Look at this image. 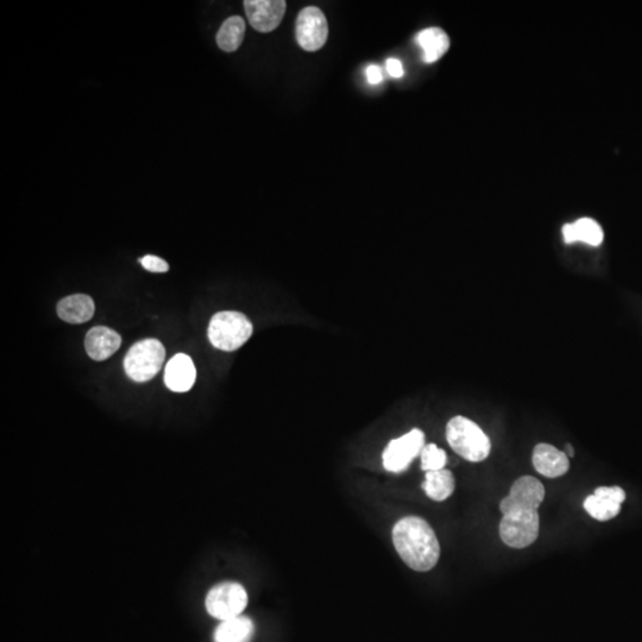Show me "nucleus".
I'll return each instance as SVG.
<instances>
[{
  "label": "nucleus",
  "mask_w": 642,
  "mask_h": 642,
  "mask_svg": "<svg viewBox=\"0 0 642 642\" xmlns=\"http://www.w3.org/2000/svg\"><path fill=\"white\" fill-rule=\"evenodd\" d=\"M446 439L454 452L472 463L486 460L492 450L488 435L477 424L464 417H454L449 421Z\"/></svg>",
  "instance_id": "nucleus-3"
},
{
  "label": "nucleus",
  "mask_w": 642,
  "mask_h": 642,
  "mask_svg": "<svg viewBox=\"0 0 642 642\" xmlns=\"http://www.w3.org/2000/svg\"><path fill=\"white\" fill-rule=\"evenodd\" d=\"M425 447V435L419 428L402 435L401 438L392 440L384 452L385 470L391 472L405 471L414 458L421 454Z\"/></svg>",
  "instance_id": "nucleus-7"
},
{
  "label": "nucleus",
  "mask_w": 642,
  "mask_h": 642,
  "mask_svg": "<svg viewBox=\"0 0 642 642\" xmlns=\"http://www.w3.org/2000/svg\"><path fill=\"white\" fill-rule=\"evenodd\" d=\"M545 499V488L539 479L524 476L511 486L510 495L501 501L503 518L500 536L507 546L525 548L539 536L540 519L537 508Z\"/></svg>",
  "instance_id": "nucleus-1"
},
{
  "label": "nucleus",
  "mask_w": 642,
  "mask_h": 642,
  "mask_svg": "<svg viewBox=\"0 0 642 642\" xmlns=\"http://www.w3.org/2000/svg\"><path fill=\"white\" fill-rule=\"evenodd\" d=\"M205 604L212 618L225 621L241 616L248 605V594L241 584L224 582L212 587Z\"/></svg>",
  "instance_id": "nucleus-6"
},
{
  "label": "nucleus",
  "mask_w": 642,
  "mask_h": 642,
  "mask_svg": "<svg viewBox=\"0 0 642 642\" xmlns=\"http://www.w3.org/2000/svg\"><path fill=\"white\" fill-rule=\"evenodd\" d=\"M562 236L566 244L583 241L591 247H598L604 241V233L600 224L591 218H580L573 224L562 227Z\"/></svg>",
  "instance_id": "nucleus-14"
},
{
  "label": "nucleus",
  "mask_w": 642,
  "mask_h": 642,
  "mask_svg": "<svg viewBox=\"0 0 642 642\" xmlns=\"http://www.w3.org/2000/svg\"><path fill=\"white\" fill-rule=\"evenodd\" d=\"M197 380V369L192 359L185 353H178L169 360L165 371V384L175 393H186L192 389Z\"/></svg>",
  "instance_id": "nucleus-10"
},
{
  "label": "nucleus",
  "mask_w": 642,
  "mask_h": 642,
  "mask_svg": "<svg viewBox=\"0 0 642 642\" xmlns=\"http://www.w3.org/2000/svg\"><path fill=\"white\" fill-rule=\"evenodd\" d=\"M584 510L591 518L596 519L598 521H608L618 517L621 511V504L608 499V497L594 494L584 501Z\"/></svg>",
  "instance_id": "nucleus-19"
},
{
  "label": "nucleus",
  "mask_w": 642,
  "mask_h": 642,
  "mask_svg": "<svg viewBox=\"0 0 642 642\" xmlns=\"http://www.w3.org/2000/svg\"><path fill=\"white\" fill-rule=\"evenodd\" d=\"M367 78L371 85L380 84L382 79H384L381 68L376 66V64H370V66L367 68Z\"/></svg>",
  "instance_id": "nucleus-23"
},
{
  "label": "nucleus",
  "mask_w": 642,
  "mask_h": 642,
  "mask_svg": "<svg viewBox=\"0 0 642 642\" xmlns=\"http://www.w3.org/2000/svg\"><path fill=\"white\" fill-rule=\"evenodd\" d=\"M245 21L240 16L227 18L216 35L219 48L226 53L236 52L244 39Z\"/></svg>",
  "instance_id": "nucleus-18"
},
{
  "label": "nucleus",
  "mask_w": 642,
  "mask_h": 642,
  "mask_svg": "<svg viewBox=\"0 0 642 642\" xmlns=\"http://www.w3.org/2000/svg\"><path fill=\"white\" fill-rule=\"evenodd\" d=\"M565 454L568 457L575 456V450H573L572 445H570V443H568V445L565 446Z\"/></svg>",
  "instance_id": "nucleus-25"
},
{
  "label": "nucleus",
  "mask_w": 642,
  "mask_h": 642,
  "mask_svg": "<svg viewBox=\"0 0 642 642\" xmlns=\"http://www.w3.org/2000/svg\"><path fill=\"white\" fill-rule=\"evenodd\" d=\"M245 13L251 27L263 34L275 30L286 13L284 0H245Z\"/></svg>",
  "instance_id": "nucleus-9"
},
{
  "label": "nucleus",
  "mask_w": 642,
  "mask_h": 642,
  "mask_svg": "<svg viewBox=\"0 0 642 642\" xmlns=\"http://www.w3.org/2000/svg\"><path fill=\"white\" fill-rule=\"evenodd\" d=\"M254 326L243 313L225 311L216 313L208 325L207 335L211 344L222 351H236L250 339Z\"/></svg>",
  "instance_id": "nucleus-4"
},
{
  "label": "nucleus",
  "mask_w": 642,
  "mask_h": 642,
  "mask_svg": "<svg viewBox=\"0 0 642 642\" xmlns=\"http://www.w3.org/2000/svg\"><path fill=\"white\" fill-rule=\"evenodd\" d=\"M393 543L402 561L418 572L429 571L439 561V541L424 519L407 517L396 522Z\"/></svg>",
  "instance_id": "nucleus-2"
},
{
  "label": "nucleus",
  "mask_w": 642,
  "mask_h": 642,
  "mask_svg": "<svg viewBox=\"0 0 642 642\" xmlns=\"http://www.w3.org/2000/svg\"><path fill=\"white\" fill-rule=\"evenodd\" d=\"M96 305L86 294H74L63 299L56 306L57 316L70 324L88 323L95 316Z\"/></svg>",
  "instance_id": "nucleus-13"
},
{
  "label": "nucleus",
  "mask_w": 642,
  "mask_h": 642,
  "mask_svg": "<svg viewBox=\"0 0 642 642\" xmlns=\"http://www.w3.org/2000/svg\"><path fill=\"white\" fill-rule=\"evenodd\" d=\"M454 477L452 472L443 469V470L427 471L425 476L423 488L429 499L442 503L449 499L454 492Z\"/></svg>",
  "instance_id": "nucleus-17"
},
{
  "label": "nucleus",
  "mask_w": 642,
  "mask_h": 642,
  "mask_svg": "<svg viewBox=\"0 0 642 642\" xmlns=\"http://www.w3.org/2000/svg\"><path fill=\"white\" fill-rule=\"evenodd\" d=\"M139 262L143 268L150 273H167L169 270L168 263L157 256H144L143 258H139Z\"/></svg>",
  "instance_id": "nucleus-21"
},
{
  "label": "nucleus",
  "mask_w": 642,
  "mask_h": 642,
  "mask_svg": "<svg viewBox=\"0 0 642 642\" xmlns=\"http://www.w3.org/2000/svg\"><path fill=\"white\" fill-rule=\"evenodd\" d=\"M595 494L608 497V499L615 501V503L620 504L625 503L626 500L625 490L620 488V486H600V488L595 490Z\"/></svg>",
  "instance_id": "nucleus-22"
},
{
  "label": "nucleus",
  "mask_w": 642,
  "mask_h": 642,
  "mask_svg": "<svg viewBox=\"0 0 642 642\" xmlns=\"http://www.w3.org/2000/svg\"><path fill=\"white\" fill-rule=\"evenodd\" d=\"M533 465L540 475L557 478L565 475L570 469L569 457L565 452L550 443H537L533 451Z\"/></svg>",
  "instance_id": "nucleus-12"
},
{
  "label": "nucleus",
  "mask_w": 642,
  "mask_h": 642,
  "mask_svg": "<svg viewBox=\"0 0 642 642\" xmlns=\"http://www.w3.org/2000/svg\"><path fill=\"white\" fill-rule=\"evenodd\" d=\"M418 45L424 52V61L427 63H435L445 55L450 48V38L440 28H428L417 36Z\"/></svg>",
  "instance_id": "nucleus-15"
},
{
  "label": "nucleus",
  "mask_w": 642,
  "mask_h": 642,
  "mask_svg": "<svg viewBox=\"0 0 642 642\" xmlns=\"http://www.w3.org/2000/svg\"><path fill=\"white\" fill-rule=\"evenodd\" d=\"M165 359V349L158 339L148 338L137 342L129 349L124 359V369L130 380L144 384L160 373Z\"/></svg>",
  "instance_id": "nucleus-5"
},
{
  "label": "nucleus",
  "mask_w": 642,
  "mask_h": 642,
  "mask_svg": "<svg viewBox=\"0 0 642 642\" xmlns=\"http://www.w3.org/2000/svg\"><path fill=\"white\" fill-rule=\"evenodd\" d=\"M420 456L421 469L424 471L443 470L445 468L447 461L445 451L439 449L435 443L425 445Z\"/></svg>",
  "instance_id": "nucleus-20"
},
{
  "label": "nucleus",
  "mask_w": 642,
  "mask_h": 642,
  "mask_svg": "<svg viewBox=\"0 0 642 642\" xmlns=\"http://www.w3.org/2000/svg\"><path fill=\"white\" fill-rule=\"evenodd\" d=\"M254 633V622L247 616H237L220 623L215 632V642H250Z\"/></svg>",
  "instance_id": "nucleus-16"
},
{
  "label": "nucleus",
  "mask_w": 642,
  "mask_h": 642,
  "mask_svg": "<svg viewBox=\"0 0 642 642\" xmlns=\"http://www.w3.org/2000/svg\"><path fill=\"white\" fill-rule=\"evenodd\" d=\"M328 24L323 11L308 6L300 11L297 20V39L306 52H317L327 41Z\"/></svg>",
  "instance_id": "nucleus-8"
},
{
  "label": "nucleus",
  "mask_w": 642,
  "mask_h": 642,
  "mask_svg": "<svg viewBox=\"0 0 642 642\" xmlns=\"http://www.w3.org/2000/svg\"><path fill=\"white\" fill-rule=\"evenodd\" d=\"M122 345V337L110 327L96 326L86 334L85 349L97 362L110 359Z\"/></svg>",
  "instance_id": "nucleus-11"
},
{
  "label": "nucleus",
  "mask_w": 642,
  "mask_h": 642,
  "mask_svg": "<svg viewBox=\"0 0 642 642\" xmlns=\"http://www.w3.org/2000/svg\"><path fill=\"white\" fill-rule=\"evenodd\" d=\"M385 66H387L389 75H391V77L393 78H401L403 77V74H405V72H403L402 63H400L399 60L389 59L387 60V63H385Z\"/></svg>",
  "instance_id": "nucleus-24"
}]
</instances>
